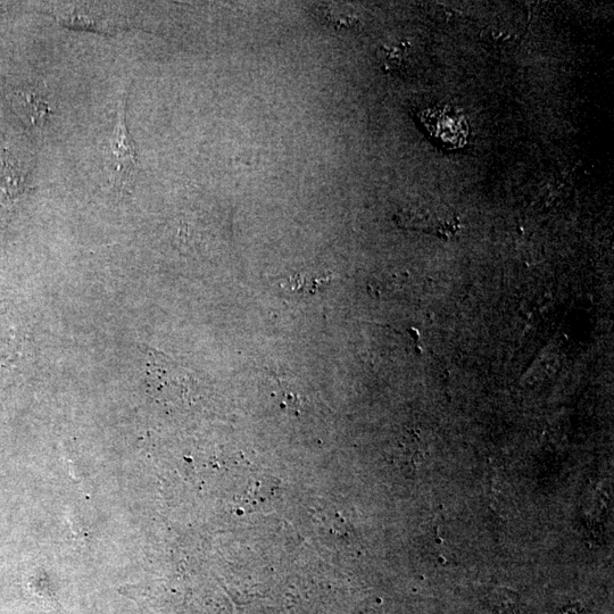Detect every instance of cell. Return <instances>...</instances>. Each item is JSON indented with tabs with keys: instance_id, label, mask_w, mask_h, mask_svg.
Returning a JSON list of instances; mask_svg holds the SVG:
<instances>
[{
	"instance_id": "cell-1",
	"label": "cell",
	"mask_w": 614,
	"mask_h": 614,
	"mask_svg": "<svg viewBox=\"0 0 614 614\" xmlns=\"http://www.w3.org/2000/svg\"><path fill=\"white\" fill-rule=\"evenodd\" d=\"M119 122L116 124L115 132L110 140L106 154V168L109 171L110 179L116 186H127L135 179L138 171L137 149L132 140L127 124L126 114H124V104H121Z\"/></svg>"
},
{
	"instance_id": "cell-2",
	"label": "cell",
	"mask_w": 614,
	"mask_h": 614,
	"mask_svg": "<svg viewBox=\"0 0 614 614\" xmlns=\"http://www.w3.org/2000/svg\"><path fill=\"white\" fill-rule=\"evenodd\" d=\"M419 120L429 137L445 149H459L467 145L469 127L466 116L451 107L420 112Z\"/></svg>"
},
{
	"instance_id": "cell-3",
	"label": "cell",
	"mask_w": 614,
	"mask_h": 614,
	"mask_svg": "<svg viewBox=\"0 0 614 614\" xmlns=\"http://www.w3.org/2000/svg\"><path fill=\"white\" fill-rule=\"evenodd\" d=\"M24 187V176L6 154L0 155V206L14 201Z\"/></svg>"
},
{
	"instance_id": "cell-4",
	"label": "cell",
	"mask_w": 614,
	"mask_h": 614,
	"mask_svg": "<svg viewBox=\"0 0 614 614\" xmlns=\"http://www.w3.org/2000/svg\"><path fill=\"white\" fill-rule=\"evenodd\" d=\"M19 111L31 124L44 122L49 115V104L33 93H20L18 96Z\"/></svg>"
},
{
	"instance_id": "cell-5",
	"label": "cell",
	"mask_w": 614,
	"mask_h": 614,
	"mask_svg": "<svg viewBox=\"0 0 614 614\" xmlns=\"http://www.w3.org/2000/svg\"><path fill=\"white\" fill-rule=\"evenodd\" d=\"M327 278H312V277H302L296 276L293 278H288L286 280L287 288L290 292H307L310 290L314 292L315 289H318L319 286L323 284H327Z\"/></svg>"
}]
</instances>
